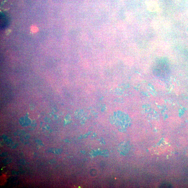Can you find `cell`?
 Returning <instances> with one entry per match:
<instances>
[{
    "mask_svg": "<svg viewBox=\"0 0 188 188\" xmlns=\"http://www.w3.org/2000/svg\"><path fill=\"white\" fill-rule=\"evenodd\" d=\"M1 29L5 28L8 26V21L7 17L4 14H2L1 15Z\"/></svg>",
    "mask_w": 188,
    "mask_h": 188,
    "instance_id": "6da1fadb",
    "label": "cell"
},
{
    "mask_svg": "<svg viewBox=\"0 0 188 188\" xmlns=\"http://www.w3.org/2000/svg\"><path fill=\"white\" fill-rule=\"evenodd\" d=\"M11 162V160L9 159H6L4 160L3 161V162L4 164H8L9 163Z\"/></svg>",
    "mask_w": 188,
    "mask_h": 188,
    "instance_id": "277c9868",
    "label": "cell"
},
{
    "mask_svg": "<svg viewBox=\"0 0 188 188\" xmlns=\"http://www.w3.org/2000/svg\"><path fill=\"white\" fill-rule=\"evenodd\" d=\"M20 123L21 125H23V126H27L30 124V121L28 118H22L20 120Z\"/></svg>",
    "mask_w": 188,
    "mask_h": 188,
    "instance_id": "7a4b0ae2",
    "label": "cell"
},
{
    "mask_svg": "<svg viewBox=\"0 0 188 188\" xmlns=\"http://www.w3.org/2000/svg\"><path fill=\"white\" fill-rule=\"evenodd\" d=\"M160 187L162 188H169L171 187H171V186L170 184H168L167 183H164L163 184H162Z\"/></svg>",
    "mask_w": 188,
    "mask_h": 188,
    "instance_id": "3957f363",
    "label": "cell"
}]
</instances>
